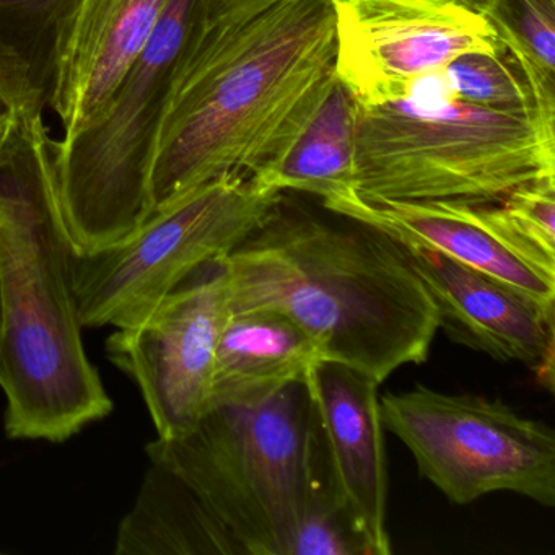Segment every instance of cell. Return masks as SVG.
I'll return each mask as SVG.
<instances>
[{"label": "cell", "mask_w": 555, "mask_h": 555, "mask_svg": "<svg viewBox=\"0 0 555 555\" xmlns=\"http://www.w3.org/2000/svg\"><path fill=\"white\" fill-rule=\"evenodd\" d=\"M333 0H196L149 162V214L225 177L251 178L334 79Z\"/></svg>", "instance_id": "obj_1"}, {"label": "cell", "mask_w": 555, "mask_h": 555, "mask_svg": "<svg viewBox=\"0 0 555 555\" xmlns=\"http://www.w3.org/2000/svg\"><path fill=\"white\" fill-rule=\"evenodd\" d=\"M326 212L282 196L222 259L230 305L285 314L320 343L324 360L382 385L401 366L427 362L437 310L401 243Z\"/></svg>", "instance_id": "obj_2"}, {"label": "cell", "mask_w": 555, "mask_h": 555, "mask_svg": "<svg viewBox=\"0 0 555 555\" xmlns=\"http://www.w3.org/2000/svg\"><path fill=\"white\" fill-rule=\"evenodd\" d=\"M53 141L41 112L0 151V389L9 437L63 443L113 402L83 346Z\"/></svg>", "instance_id": "obj_3"}, {"label": "cell", "mask_w": 555, "mask_h": 555, "mask_svg": "<svg viewBox=\"0 0 555 555\" xmlns=\"http://www.w3.org/2000/svg\"><path fill=\"white\" fill-rule=\"evenodd\" d=\"M356 167L357 194L369 203H502L555 178V125L535 109L454 99L438 70L404 100L359 105Z\"/></svg>", "instance_id": "obj_4"}, {"label": "cell", "mask_w": 555, "mask_h": 555, "mask_svg": "<svg viewBox=\"0 0 555 555\" xmlns=\"http://www.w3.org/2000/svg\"><path fill=\"white\" fill-rule=\"evenodd\" d=\"M310 434V391L300 382L255 404H212L190 430L157 437L145 451L196 492L242 554L288 555Z\"/></svg>", "instance_id": "obj_5"}, {"label": "cell", "mask_w": 555, "mask_h": 555, "mask_svg": "<svg viewBox=\"0 0 555 555\" xmlns=\"http://www.w3.org/2000/svg\"><path fill=\"white\" fill-rule=\"evenodd\" d=\"M284 193L225 175L149 214L112 245L74 255L83 327H131L197 268L225 258L262 225Z\"/></svg>", "instance_id": "obj_6"}, {"label": "cell", "mask_w": 555, "mask_h": 555, "mask_svg": "<svg viewBox=\"0 0 555 555\" xmlns=\"http://www.w3.org/2000/svg\"><path fill=\"white\" fill-rule=\"evenodd\" d=\"M194 4L170 0L103 118L67 147L53 141L61 209L76 253L125 238L149 216L152 144Z\"/></svg>", "instance_id": "obj_7"}, {"label": "cell", "mask_w": 555, "mask_h": 555, "mask_svg": "<svg viewBox=\"0 0 555 555\" xmlns=\"http://www.w3.org/2000/svg\"><path fill=\"white\" fill-rule=\"evenodd\" d=\"M383 427L408 447L418 473L450 502L512 492L555 506V434L502 399L417 385L379 398Z\"/></svg>", "instance_id": "obj_8"}, {"label": "cell", "mask_w": 555, "mask_h": 555, "mask_svg": "<svg viewBox=\"0 0 555 555\" xmlns=\"http://www.w3.org/2000/svg\"><path fill=\"white\" fill-rule=\"evenodd\" d=\"M222 259L197 268L144 320L106 339L109 362L138 386L158 438L184 434L212 405L217 344L232 313Z\"/></svg>", "instance_id": "obj_9"}, {"label": "cell", "mask_w": 555, "mask_h": 555, "mask_svg": "<svg viewBox=\"0 0 555 555\" xmlns=\"http://www.w3.org/2000/svg\"><path fill=\"white\" fill-rule=\"evenodd\" d=\"M334 73L360 106L404 100L467 53L500 50L480 12L460 0H333Z\"/></svg>", "instance_id": "obj_10"}, {"label": "cell", "mask_w": 555, "mask_h": 555, "mask_svg": "<svg viewBox=\"0 0 555 555\" xmlns=\"http://www.w3.org/2000/svg\"><path fill=\"white\" fill-rule=\"evenodd\" d=\"M323 207L366 223L401 245L441 253L508 285L545 313L554 314L555 256L529 242L500 203H369L356 194Z\"/></svg>", "instance_id": "obj_11"}, {"label": "cell", "mask_w": 555, "mask_h": 555, "mask_svg": "<svg viewBox=\"0 0 555 555\" xmlns=\"http://www.w3.org/2000/svg\"><path fill=\"white\" fill-rule=\"evenodd\" d=\"M170 0H74L53 27L48 103L67 147L105 115Z\"/></svg>", "instance_id": "obj_12"}, {"label": "cell", "mask_w": 555, "mask_h": 555, "mask_svg": "<svg viewBox=\"0 0 555 555\" xmlns=\"http://www.w3.org/2000/svg\"><path fill=\"white\" fill-rule=\"evenodd\" d=\"M404 246L438 317L454 344L496 362L521 363L551 388L554 383V314L508 285L441 253Z\"/></svg>", "instance_id": "obj_13"}, {"label": "cell", "mask_w": 555, "mask_h": 555, "mask_svg": "<svg viewBox=\"0 0 555 555\" xmlns=\"http://www.w3.org/2000/svg\"><path fill=\"white\" fill-rule=\"evenodd\" d=\"M305 383L347 516L370 555H389L392 547L386 529L388 473L379 383L331 360L318 362Z\"/></svg>", "instance_id": "obj_14"}, {"label": "cell", "mask_w": 555, "mask_h": 555, "mask_svg": "<svg viewBox=\"0 0 555 555\" xmlns=\"http://www.w3.org/2000/svg\"><path fill=\"white\" fill-rule=\"evenodd\" d=\"M320 343L274 310L232 311L217 344L212 404H255L307 379Z\"/></svg>", "instance_id": "obj_15"}, {"label": "cell", "mask_w": 555, "mask_h": 555, "mask_svg": "<svg viewBox=\"0 0 555 555\" xmlns=\"http://www.w3.org/2000/svg\"><path fill=\"white\" fill-rule=\"evenodd\" d=\"M359 103L334 76L287 147L253 180L268 190L311 194L321 206L357 194Z\"/></svg>", "instance_id": "obj_16"}, {"label": "cell", "mask_w": 555, "mask_h": 555, "mask_svg": "<svg viewBox=\"0 0 555 555\" xmlns=\"http://www.w3.org/2000/svg\"><path fill=\"white\" fill-rule=\"evenodd\" d=\"M118 555L242 554L230 532L178 474L151 463L119 522Z\"/></svg>", "instance_id": "obj_17"}, {"label": "cell", "mask_w": 555, "mask_h": 555, "mask_svg": "<svg viewBox=\"0 0 555 555\" xmlns=\"http://www.w3.org/2000/svg\"><path fill=\"white\" fill-rule=\"evenodd\" d=\"M482 15L525 73L539 112L555 122V0H487Z\"/></svg>", "instance_id": "obj_18"}, {"label": "cell", "mask_w": 555, "mask_h": 555, "mask_svg": "<svg viewBox=\"0 0 555 555\" xmlns=\"http://www.w3.org/2000/svg\"><path fill=\"white\" fill-rule=\"evenodd\" d=\"M288 555H370L334 482L313 402L304 503Z\"/></svg>", "instance_id": "obj_19"}, {"label": "cell", "mask_w": 555, "mask_h": 555, "mask_svg": "<svg viewBox=\"0 0 555 555\" xmlns=\"http://www.w3.org/2000/svg\"><path fill=\"white\" fill-rule=\"evenodd\" d=\"M440 77L448 93L463 102L487 108L539 112L525 73L515 57L509 56L503 48L492 53L463 54L447 64L440 70ZM539 115L542 116V113L539 112Z\"/></svg>", "instance_id": "obj_20"}, {"label": "cell", "mask_w": 555, "mask_h": 555, "mask_svg": "<svg viewBox=\"0 0 555 555\" xmlns=\"http://www.w3.org/2000/svg\"><path fill=\"white\" fill-rule=\"evenodd\" d=\"M74 0H0V12L41 22L54 27L57 18ZM0 95L4 96L18 118L43 112V92L35 80L27 57L14 47L0 40Z\"/></svg>", "instance_id": "obj_21"}, {"label": "cell", "mask_w": 555, "mask_h": 555, "mask_svg": "<svg viewBox=\"0 0 555 555\" xmlns=\"http://www.w3.org/2000/svg\"><path fill=\"white\" fill-rule=\"evenodd\" d=\"M500 204L529 242L555 256V178L518 188Z\"/></svg>", "instance_id": "obj_22"}, {"label": "cell", "mask_w": 555, "mask_h": 555, "mask_svg": "<svg viewBox=\"0 0 555 555\" xmlns=\"http://www.w3.org/2000/svg\"><path fill=\"white\" fill-rule=\"evenodd\" d=\"M18 122H21V118H18L17 112L12 108L11 103L4 96L0 95V151L14 138Z\"/></svg>", "instance_id": "obj_23"}, {"label": "cell", "mask_w": 555, "mask_h": 555, "mask_svg": "<svg viewBox=\"0 0 555 555\" xmlns=\"http://www.w3.org/2000/svg\"><path fill=\"white\" fill-rule=\"evenodd\" d=\"M461 4L467 5V8L474 9V11L483 14L486 9L487 0H460Z\"/></svg>", "instance_id": "obj_24"}, {"label": "cell", "mask_w": 555, "mask_h": 555, "mask_svg": "<svg viewBox=\"0 0 555 555\" xmlns=\"http://www.w3.org/2000/svg\"><path fill=\"white\" fill-rule=\"evenodd\" d=\"M0 333H2V279H0Z\"/></svg>", "instance_id": "obj_25"}]
</instances>
